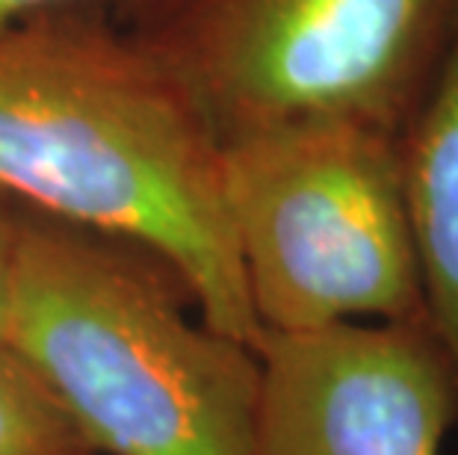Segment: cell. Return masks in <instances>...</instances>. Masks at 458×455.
Here are the masks:
<instances>
[{"label":"cell","mask_w":458,"mask_h":455,"mask_svg":"<svg viewBox=\"0 0 458 455\" xmlns=\"http://www.w3.org/2000/svg\"><path fill=\"white\" fill-rule=\"evenodd\" d=\"M0 455H95L9 350H0Z\"/></svg>","instance_id":"cell-7"},{"label":"cell","mask_w":458,"mask_h":455,"mask_svg":"<svg viewBox=\"0 0 458 455\" xmlns=\"http://www.w3.org/2000/svg\"><path fill=\"white\" fill-rule=\"evenodd\" d=\"M119 6L122 0H0V30L18 21H27L33 15L56 13V9H81V6Z\"/></svg>","instance_id":"cell-9"},{"label":"cell","mask_w":458,"mask_h":455,"mask_svg":"<svg viewBox=\"0 0 458 455\" xmlns=\"http://www.w3.org/2000/svg\"><path fill=\"white\" fill-rule=\"evenodd\" d=\"M222 196L260 334L426 323L396 133L287 122L222 142Z\"/></svg>","instance_id":"cell-3"},{"label":"cell","mask_w":458,"mask_h":455,"mask_svg":"<svg viewBox=\"0 0 458 455\" xmlns=\"http://www.w3.org/2000/svg\"><path fill=\"white\" fill-rule=\"evenodd\" d=\"M21 207L0 196V350L9 341V314H13V273H15V246Z\"/></svg>","instance_id":"cell-8"},{"label":"cell","mask_w":458,"mask_h":455,"mask_svg":"<svg viewBox=\"0 0 458 455\" xmlns=\"http://www.w3.org/2000/svg\"><path fill=\"white\" fill-rule=\"evenodd\" d=\"M0 196L142 249L204 325L258 346L222 145L187 86L104 6L0 30Z\"/></svg>","instance_id":"cell-1"},{"label":"cell","mask_w":458,"mask_h":455,"mask_svg":"<svg viewBox=\"0 0 458 455\" xmlns=\"http://www.w3.org/2000/svg\"><path fill=\"white\" fill-rule=\"evenodd\" d=\"M249 455H441L458 393L428 323L260 334Z\"/></svg>","instance_id":"cell-5"},{"label":"cell","mask_w":458,"mask_h":455,"mask_svg":"<svg viewBox=\"0 0 458 455\" xmlns=\"http://www.w3.org/2000/svg\"><path fill=\"white\" fill-rule=\"evenodd\" d=\"M183 299L142 249L21 207L6 350L95 455H249L258 350Z\"/></svg>","instance_id":"cell-2"},{"label":"cell","mask_w":458,"mask_h":455,"mask_svg":"<svg viewBox=\"0 0 458 455\" xmlns=\"http://www.w3.org/2000/svg\"><path fill=\"white\" fill-rule=\"evenodd\" d=\"M119 21L187 86L219 145L344 119L403 137L458 0H122Z\"/></svg>","instance_id":"cell-4"},{"label":"cell","mask_w":458,"mask_h":455,"mask_svg":"<svg viewBox=\"0 0 458 455\" xmlns=\"http://www.w3.org/2000/svg\"><path fill=\"white\" fill-rule=\"evenodd\" d=\"M399 157L426 323L458 393V21L414 119L399 137Z\"/></svg>","instance_id":"cell-6"}]
</instances>
